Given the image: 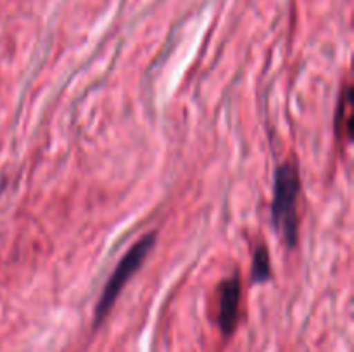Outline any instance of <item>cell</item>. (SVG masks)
<instances>
[{
  "instance_id": "cell-2",
  "label": "cell",
  "mask_w": 354,
  "mask_h": 352,
  "mask_svg": "<svg viewBox=\"0 0 354 352\" xmlns=\"http://www.w3.org/2000/svg\"><path fill=\"white\" fill-rule=\"evenodd\" d=\"M154 242H156V233L151 235H145L144 238L137 242L130 251L124 254V257L121 259L120 264L116 266V269L113 271L111 278L107 280L106 286H104L102 293L99 297V302H97L95 307V321L100 323L104 317L107 316V313L111 311V307L114 306L116 302L118 295L121 293V290L124 289L128 280L138 271L142 264H144L145 257L149 255V252L152 251L154 247Z\"/></svg>"
},
{
  "instance_id": "cell-5",
  "label": "cell",
  "mask_w": 354,
  "mask_h": 352,
  "mask_svg": "<svg viewBox=\"0 0 354 352\" xmlns=\"http://www.w3.org/2000/svg\"><path fill=\"white\" fill-rule=\"evenodd\" d=\"M270 254L268 248L265 245H258L254 251V257H252V280L256 283H263L270 278Z\"/></svg>"
},
{
  "instance_id": "cell-1",
  "label": "cell",
  "mask_w": 354,
  "mask_h": 352,
  "mask_svg": "<svg viewBox=\"0 0 354 352\" xmlns=\"http://www.w3.org/2000/svg\"><path fill=\"white\" fill-rule=\"evenodd\" d=\"M301 193V178L296 164L283 162L275 171L273 183L272 219L283 240L294 247L297 242V199Z\"/></svg>"
},
{
  "instance_id": "cell-3",
  "label": "cell",
  "mask_w": 354,
  "mask_h": 352,
  "mask_svg": "<svg viewBox=\"0 0 354 352\" xmlns=\"http://www.w3.org/2000/svg\"><path fill=\"white\" fill-rule=\"evenodd\" d=\"M241 282L237 276L227 278L220 283L218 289V300H220V309H218V324L225 335H230L235 330V324L239 320V307H241Z\"/></svg>"
},
{
  "instance_id": "cell-4",
  "label": "cell",
  "mask_w": 354,
  "mask_h": 352,
  "mask_svg": "<svg viewBox=\"0 0 354 352\" xmlns=\"http://www.w3.org/2000/svg\"><path fill=\"white\" fill-rule=\"evenodd\" d=\"M335 131L341 140H351L353 135V86L351 83L344 86L339 99L337 116H335Z\"/></svg>"
}]
</instances>
